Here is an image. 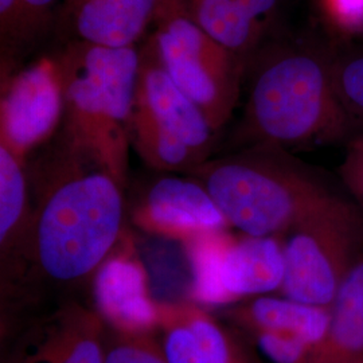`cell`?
Masks as SVG:
<instances>
[{
  "label": "cell",
  "instance_id": "1",
  "mask_svg": "<svg viewBox=\"0 0 363 363\" xmlns=\"http://www.w3.org/2000/svg\"><path fill=\"white\" fill-rule=\"evenodd\" d=\"M25 257L58 283L93 277L123 238V186L93 156L60 136L37 160Z\"/></svg>",
  "mask_w": 363,
  "mask_h": 363
},
{
  "label": "cell",
  "instance_id": "2",
  "mask_svg": "<svg viewBox=\"0 0 363 363\" xmlns=\"http://www.w3.org/2000/svg\"><path fill=\"white\" fill-rule=\"evenodd\" d=\"M333 60L310 45H262L247 61L245 115L237 139L288 148L343 135L352 117L337 96Z\"/></svg>",
  "mask_w": 363,
  "mask_h": 363
},
{
  "label": "cell",
  "instance_id": "3",
  "mask_svg": "<svg viewBox=\"0 0 363 363\" xmlns=\"http://www.w3.org/2000/svg\"><path fill=\"white\" fill-rule=\"evenodd\" d=\"M57 61L65 96L60 135L97 159L124 187L140 52L70 39Z\"/></svg>",
  "mask_w": 363,
  "mask_h": 363
},
{
  "label": "cell",
  "instance_id": "4",
  "mask_svg": "<svg viewBox=\"0 0 363 363\" xmlns=\"http://www.w3.org/2000/svg\"><path fill=\"white\" fill-rule=\"evenodd\" d=\"M187 175L208 189L230 228L249 235H283L337 196L274 144L208 159Z\"/></svg>",
  "mask_w": 363,
  "mask_h": 363
},
{
  "label": "cell",
  "instance_id": "5",
  "mask_svg": "<svg viewBox=\"0 0 363 363\" xmlns=\"http://www.w3.org/2000/svg\"><path fill=\"white\" fill-rule=\"evenodd\" d=\"M154 25L148 45L218 132L238 103L247 62L211 38L179 0H160Z\"/></svg>",
  "mask_w": 363,
  "mask_h": 363
},
{
  "label": "cell",
  "instance_id": "6",
  "mask_svg": "<svg viewBox=\"0 0 363 363\" xmlns=\"http://www.w3.org/2000/svg\"><path fill=\"white\" fill-rule=\"evenodd\" d=\"M283 237L286 274L279 294L328 307L363 247V217L334 196Z\"/></svg>",
  "mask_w": 363,
  "mask_h": 363
},
{
  "label": "cell",
  "instance_id": "7",
  "mask_svg": "<svg viewBox=\"0 0 363 363\" xmlns=\"http://www.w3.org/2000/svg\"><path fill=\"white\" fill-rule=\"evenodd\" d=\"M191 269V296L208 307L233 306L279 292L286 274L281 235L203 234L184 242Z\"/></svg>",
  "mask_w": 363,
  "mask_h": 363
},
{
  "label": "cell",
  "instance_id": "8",
  "mask_svg": "<svg viewBox=\"0 0 363 363\" xmlns=\"http://www.w3.org/2000/svg\"><path fill=\"white\" fill-rule=\"evenodd\" d=\"M65 96L57 55L43 57L1 78L0 145L27 163L64 123Z\"/></svg>",
  "mask_w": 363,
  "mask_h": 363
},
{
  "label": "cell",
  "instance_id": "9",
  "mask_svg": "<svg viewBox=\"0 0 363 363\" xmlns=\"http://www.w3.org/2000/svg\"><path fill=\"white\" fill-rule=\"evenodd\" d=\"M132 222L144 232L187 242L230 226L208 189L193 177H162L148 184L132 208Z\"/></svg>",
  "mask_w": 363,
  "mask_h": 363
},
{
  "label": "cell",
  "instance_id": "10",
  "mask_svg": "<svg viewBox=\"0 0 363 363\" xmlns=\"http://www.w3.org/2000/svg\"><path fill=\"white\" fill-rule=\"evenodd\" d=\"M96 313L111 331L125 335H154L162 304L150 295L142 261L123 238L91 277Z\"/></svg>",
  "mask_w": 363,
  "mask_h": 363
},
{
  "label": "cell",
  "instance_id": "11",
  "mask_svg": "<svg viewBox=\"0 0 363 363\" xmlns=\"http://www.w3.org/2000/svg\"><path fill=\"white\" fill-rule=\"evenodd\" d=\"M135 111L208 159L217 132L199 106L169 77L148 43L140 52Z\"/></svg>",
  "mask_w": 363,
  "mask_h": 363
},
{
  "label": "cell",
  "instance_id": "12",
  "mask_svg": "<svg viewBox=\"0 0 363 363\" xmlns=\"http://www.w3.org/2000/svg\"><path fill=\"white\" fill-rule=\"evenodd\" d=\"M160 0H64L61 16L72 38L130 48L154 25ZM69 39V40H70Z\"/></svg>",
  "mask_w": 363,
  "mask_h": 363
},
{
  "label": "cell",
  "instance_id": "13",
  "mask_svg": "<svg viewBox=\"0 0 363 363\" xmlns=\"http://www.w3.org/2000/svg\"><path fill=\"white\" fill-rule=\"evenodd\" d=\"M208 35L247 64L264 45L281 0H179Z\"/></svg>",
  "mask_w": 363,
  "mask_h": 363
},
{
  "label": "cell",
  "instance_id": "14",
  "mask_svg": "<svg viewBox=\"0 0 363 363\" xmlns=\"http://www.w3.org/2000/svg\"><path fill=\"white\" fill-rule=\"evenodd\" d=\"M240 331H272L295 337L316 347L325 339L328 327V307L313 306L279 294L247 298L225 312Z\"/></svg>",
  "mask_w": 363,
  "mask_h": 363
},
{
  "label": "cell",
  "instance_id": "15",
  "mask_svg": "<svg viewBox=\"0 0 363 363\" xmlns=\"http://www.w3.org/2000/svg\"><path fill=\"white\" fill-rule=\"evenodd\" d=\"M325 339L308 363H355L363 358V252L328 306Z\"/></svg>",
  "mask_w": 363,
  "mask_h": 363
},
{
  "label": "cell",
  "instance_id": "16",
  "mask_svg": "<svg viewBox=\"0 0 363 363\" xmlns=\"http://www.w3.org/2000/svg\"><path fill=\"white\" fill-rule=\"evenodd\" d=\"M58 6L60 0H0L1 78L19 69L60 21Z\"/></svg>",
  "mask_w": 363,
  "mask_h": 363
},
{
  "label": "cell",
  "instance_id": "17",
  "mask_svg": "<svg viewBox=\"0 0 363 363\" xmlns=\"http://www.w3.org/2000/svg\"><path fill=\"white\" fill-rule=\"evenodd\" d=\"M33 220V201L27 167L0 145V250L1 267L9 268L11 259L25 257L27 238Z\"/></svg>",
  "mask_w": 363,
  "mask_h": 363
},
{
  "label": "cell",
  "instance_id": "18",
  "mask_svg": "<svg viewBox=\"0 0 363 363\" xmlns=\"http://www.w3.org/2000/svg\"><path fill=\"white\" fill-rule=\"evenodd\" d=\"M103 320L96 312L76 308L60 319V333L45 347L49 363H105Z\"/></svg>",
  "mask_w": 363,
  "mask_h": 363
},
{
  "label": "cell",
  "instance_id": "19",
  "mask_svg": "<svg viewBox=\"0 0 363 363\" xmlns=\"http://www.w3.org/2000/svg\"><path fill=\"white\" fill-rule=\"evenodd\" d=\"M130 145L150 167L159 171L189 172L208 160L179 138L157 127L135 108L130 118Z\"/></svg>",
  "mask_w": 363,
  "mask_h": 363
},
{
  "label": "cell",
  "instance_id": "20",
  "mask_svg": "<svg viewBox=\"0 0 363 363\" xmlns=\"http://www.w3.org/2000/svg\"><path fill=\"white\" fill-rule=\"evenodd\" d=\"M337 96L351 117L363 118V52L337 55L333 60Z\"/></svg>",
  "mask_w": 363,
  "mask_h": 363
},
{
  "label": "cell",
  "instance_id": "21",
  "mask_svg": "<svg viewBox=\"0 0 363 363\" xmlns=\"http://www.w3.org/2000/svg\"><path fill=\"white\" fill-rule=\"evenodd\" d=\"M105 363H167L152 335L113 333L105 342Z\"/></svg>",
  "mask_w": 363,
  "mask_h": 363
},
{
  "label": "cell",
  "instance_id": "22",
  "mask_svg": "<svg viewBox=\"0 0 363 363\" xmlns=\"http://www.w3.org/2000/svg\"><path fill=\"white\" fill-rule=\"evenodd\" d=\"M325 13L339 28L363 31V0H322Z\"/></svg>",
  "mask_w": 363,
  "mask_h": 363
},
{
  "label": "cell",
  "instance_id": "23",
  "mask_svg": "<svg viewBox=\"0 0 363 363\" xmlns=\"http://www.w3.org/2000/svg\"><path fill=\"white\" fill-rule=\"evenodd\" d=\"M343 177L363 206V138L351 145L343 167Z\"/></svg>",
  "mask_w": 363,
  "mask_h": 363
},
{
  "label": "cell",
  "instance_id": "24",
  "mask_svg": "<svg viewBox=\"0 0 363 363\" xmlns=\"http://www.w3.org/2000/svg\"><path fill=\"white\" fill-rule=\"evenodd\" d=\"M202 363H255L247 354L242 343H240L233 350L223 352V354H217V355H210L206 358V361Z\"/></svg>",
  "mask_w": 363,
  "mask_h": 363
},
{
  "label": "cell",
  "instance_id": "25",
  "mask_svg": "<svg viewBox=\"0 0 363 363\" xmlns=\"http://www.w3.org/2000/svg\"><path fill=\"white\" fill-rule=\"evenodd\" d=\"M355 363H363V358H362V359H359V361H358V362H355Z\"/></svg>",
  "mask_w": 363,
  "mask_h": 363
}]
</instances>
